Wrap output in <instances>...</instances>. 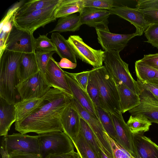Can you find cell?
I'll return each mask as SVG.
<instances>
[{
	"label": "cell",
	"instance_id": "cell-1",
	"mask_svg": "<svg viewBox=\"0 0 158 158\" xmlns=\"http://www.w3.org/2000/svg\"><path fill=\"white\" fill-rule=\"evenodd\" d=\"M72 98L59 89L51 88L38 107L15 122V130L22 134L32 132L38 135L57 131H63L61 116Z\"/></svg>",
	"mask_w": 158,
	"mask_h": 158
},
{
	"label": "cell",
	"instance_id": "cell-2",
	"mask_svg": "<svg viewBox=\"0 0 158 158\" xmlns=\"http://www.w3.org/2000/svg\"><path fill=\"white\" fill-rule=\"evenodd\" d=\"M22 54L6 49L0 56V97L14 105L21 101L16 86L20 83L18 67Z\"/></svg>",
	"mask_w": 158,
	"mask_h": 158
},
{
	"label": "cell",
	"instance_id": "cell-3",
	"mask_svg": "<svg viewBox=\"0 0 158 158\" xmlns=\"http://www.w3.org/2000/svg\"><path fill=\"white\" fill-rule=\"evenodd\" d=\"M103 109L111 114H122L117 88L105 66L93 68Z\"/></svg>",
	"mask_w": 158,
	"mask_h": 158
},
{
	"label": "cell",
	"instance_id": "cell-4",
	"mask_svg": "<svg viewBox=\"0 0 158 158\" xmlns=\"http://www.w3.org/2000/svg\"><path fill=\"white\" fill-rule=\"evenodd\" d=\"M119 52L105 51L103 62L107 72L114 80L122 82L134 93L139 95L140 87L137 81L132 77L128 64L123 61Z\"/></svg>",
	"mask_w": 158,
	"mask_h": 158
},
{
	"label": "cell",
	"instance_id": "cell-5",
	"mask_svg": "<svg viewBox=\"0 0 158 158\" xmlns=\"http://www.w3.org/2000/svg\"><path fill=\"white\" fill-rule=\"evenodd\" d=\"M38 136L40 155L42 158L51 155L66 153L74 151L72 141L63 131H51Z\"/></svg>",
	"mask_w": 158,
	"mask_h": 158
},
{
	"label": "cell",
	"instance_id": "cell-6",
	"mask_svg": "<svg viewBox=\"0 0 158 158\" xmlns=\"http://www.w3.org/2000/svg\"><path fill=\"white\" fill-rule=\"evenodd\" d=\"M1 144L0 153L2 158L19 153L40 154L38 135L14 133L3 136Z\"/></svg>",
	"mask_w": 158,
	"mask_h": 158
},
{
	"label": "cell",
	"instance_id": "cell-7",
	"mask_svg": "<svg viewBox=\"0 0 158 158\" xmlns=\"http://www.w3.org/2000/svg\"><path fill=\"white\" fill-rule=\"evenodd\" d=\"M60 1L49 7L27 14L15 15L14 21L19 28L33 33L38 28L56 20V10Z\"/></svg>",
	"mask_w": 158,
	"mask_h": 158
},
{
	"label": "cell",
	"instance_id": "cell-8",
	"mask_svg": "<svg viewBox=\"0 0 158 158\" xmlns=\"http://www.w3.org/2000/svg\"><path fill=\"white\" fill-rule=\"evenodd\" d=\"M16 88L22 100L41 98L52 87L40 71L20 82Z\"/></svg>",
	"mask_w": 158,
	"mask_h": 158
},
{
	"label": "cell",
	"instance_id": "cell-9",
	"mask_svg": "<svg viewBox=\"0 0 158 158\" xmlns=\"http://www.w3.org/2000/svg\"><path fill=\"white\" fill-rule=\"evenodd\" d=\"M67 40L77 58L92 65L94 68L103 66L105 51L92 48L78 35H70Z\"/></svg>",
	"mask_w": 158,
	"mask_h": 158
},
{
	"label": "cell",
	"instance_id": "cell-10",
	"mask_svg": "<svg viewBox=\"0 0 158 158\" xmlns=\"http://www.w3.org/2000/svg\"><path fill=\"white\" fill-rule=\"evenodd\" d=\"M33 34L19 28L14 23L8 36L6 49L22 53L35 52Z\"/></svg>",
	"mask_w": 158,
	"mask_h": 158
},
{
	"label": "cell",
	"instance_id": "cell-11",
	"mask_svg": "<svg viewBox=\"0 0 158 158\" xmlns=\"http://www.w3.org/2000/svg\"><path fill=\"white\" fill-rule=\"evenodd\" d=\"M71 102L79 114L93 130L99 147L109 158H114L110 144L105 135L106 132L99 120L94 117L74 98Z\"/></svg>",
	"mask_w": 158,
	"mask_h": 158
},
{
	"label": "cell",
	"instance_id": "cell-12",
	"mask_svg": "<svg viewBox=\"0 0 158 158\" xmlns=\"http://www.w3.org/2000/svg\"><path fill=\"white\" fill-rule=\"evenodd\" d=\"M95 28L98 42L105 51L119 52L127 46L130 40L137 36L135 32L128 34H114L103 27Z\"/></svg>",
	"mask_w": 158,
	"mask_h": 158
},
{
	"label": "cell",
	"instance_id": "cell-13",
	"mask_svg": "<svg viewBox=\"0 0 158 158\" xmlns=\"http://www.w3.org/2000/svg\"><path fill=\"white\" fill-rule=\"evenodd\" d=\"M122 114H111L118 137V143L133 157L138 158L133 133L125 122Z\"/></svg>",
	"mask_w": 158,
	"mask_h": 158
},
{
	"label": "cell",
	"instance_id": "cell-14",
	"mask_svg": "<svg viewBox=\"0 0 158 158\" xmlns=\"http://www.w3.org/2000/svg\"><path fill=\"white\" fill-rule=\"evenodd\" d=\"M111 14L117 15L130 22L136 28L137 35H142L149 26L145 20L141 12L137 8H133L124 5L114 6L108 10Z\"/></svg>",
	"mask_w": 158,
	"mask_h": 158
},
{
	"label": "cell",
	"instance_id": "cell-15",
	"mask_svg": "<svg viewBox=\"0 0 158 158\" xmlns=\"http://www.w3.org/2000/svg\"><path fill=\"white\" fill-rule=\"evenodd\" d=\"M44 76L51 87L59 89L73 98L64 71L58 66L52 56L50 58Z\"/></svg>",
	"mask_w": 158,
	"mask_h": 158
},
{
	"label": "cell",
	"instance_id": "cell-16",
	"mask_svg": "<svg viewBox=\"0 0 158 158\" xmlns=\"http://www.w3.org/2000/svg\"><path fill=\"white\" fill-rule=\"evenodd\" d=\"M111 15L108 10L92 7H84L79 12L82 24H86L95 28L102 26L109 29L108 18Z\"/></svg>",
	"mask_w": 158,
	"mask_h": 158
},
{
	"label": "cell",
	"instance_id": "cell-17",
	"mask_svg": "<svg viewBox=\"0 0 158 158\" xmlns=\"http://www.w3.org/2000/svg\"><path fill=\"white\" fill-rule=\"evenodd\" d=\"M66 79L73 97L95 118L99 120L95 105L85 89L68 72L65 71ZM100 121V120H99Z\"/></svg>",
	"mask_w": 158,
	"mask_h": 158
},
{
	"label": "cell",
	"instance_id": "cell-18",
	"mask_svg": "<svg viewBox=\"0 0 158 158\" xmlns=\"http://www.w3.org/2000/svg\"><path fill=\"white\" fill-rule=\"evenodd\" d=\"M80 118L79 114L71 102L62 113L61 123L63 131L72 141L76 138L80 131Z\"/></svg>",
	"mask_w": 158,
	"mask_h": 158
},
{
	"label": "cell",
	"instance_id": "cell-19",
	"mask_svg": "<svg viewBox=\"0 0 158 158\" xmlns=\"http://www.w3.org/2000/svg\"><path fill=\"white\" fill-rule=\"evenodd\" d=\"M143 133L133 134L138 158H158V145Z\"/></svg>",
	"mask_w": 158,
	"mask_h": 158
},
{
	"label": "cell",
	"instance_id": "cell-20",
	"mask_svg": "<svg viewBox=\"0 0 158 158\" xmlns=\"http://www.w3.org/2000/svg\"><path fill=\"white\" fill-rule=\"evenodd\" d=\"M114 81L118 90L122 114L129 111L140 104V100L138 95L134 93L122 82L117 80Z\"/></svg>",
	"mask_w": 158,
	"mask_h": 158
},
{
	"label": "cell",
	"instance_id": "cell-21",
	"mask_svg": "<svg viewBox=\"0 0 158 158\" xmlns=\"http://www.w3.org/2000/svg\"><path fill=\"white\" fill-rule=\"evenodd\" d=\"M16 121L14 105L0 97V135H7L11 126Z\"/></svg>",
	"mask_w": 158,
	"mask_h": 158
},
{
	"label": "cell",
	"instance_id": "cell-22",
	"mask_svg": "<svg viewBox=\"0 0 158 158\" xmlns=\"http://www.w3.org/2000/svg\"><path fill=\"white\" fill-rule=\"evenodd\" d=\"M40 71L35 52L22 53L18 67L20 83Z\"/></svg>",
	"mask_w": 158,
	"mask_h": 158
},
{
	"label": "cell",
	"instance_id": "cell-23",
	"mask_svg": "<svg viewBox=\"0 0 158 158\" xmlns=\"http://www.w3.org/2000/svg\"><path fill=\"white\" fill-rule=\"evenodd\" d=\"M56 48V52L61 59L67 58L77 63L76 56L72 48L64 37L59 33H52L51 39Z\"/></svg>",
	"mask_w": 158,
	"mask_h": 158
},
{
	"label": "cell",
	"instance_id": "cell-24",
	"mask_svg": "<svg viewBox=\"0 0 158 158\" xmlns=\"http://www.w3.org/2000/svg\"><path fill=\"white\" fill-rule=\"evenodd\" d=\"M136 6L149 25L158 24V0L138 1Z\"/></svg>",
	"mask_w": 158,
	"mask_h": 158
},
{
	"label": "cell",
	"instance_id": "cell-25",
	"mask_svg": "<svg viewBox=\"0 0 158 158\" xmlns=\"http://www.w3.org/2000/svg\"><path fill=\"white\" fill-rule=\"evenodd\" d=\"M82 25L79 15L73 14L60 18L54 28L49 33L75 32L78 31Z\"/></svg>",
	"mask_w": 158,
	"mask_h": 158
},
{
	"label": "cell",
	"instance_id": "cell-26",
	"mask_svg": "<svg viewBox=\"0 0 158 158\" xmlns=\"http://www.w3.org/2000/svg\"><path fill=\"white\" fill-rule=\"evenodd\" d=\"M84 7L83 0H60L56 10V19L80 12Z\"/></svg>",
	"mask_w": 158,
	"mask_h": 158
},
{
	"label": "cell",
	"instance_id": "cell-27",
	"mask_svg": "<svg viewBox=\"0 0 158 158\" xmlns=\"http://www.w3.org/2000/svg\"><path fill=\"white\" fill-rule=\"evenodd\" d=\"M44 96L40 98L21 100L15 104L16 121L21 120L38 107L43 101Z\"/></svg>",
	"mask_w": 158,
	"mask_h": 158
},
{
	"label": "cell",
	"instance_id": "cell-28",
	"mask_svg": "<svg viewBox=\"0 0 158 158\" xmlns=\"http://www.w3.org/2000/svg\"><path fill=\"white\" fill-rule=\"evenodd\" d=\"M135 70L137 80L143 81L158 82V70L140 60L135 61Z\"/></svg>",
	"mask_w": 158,
	"mask_h": 158
},
{
	"label": "cell",
	"instance_id": "cell-29",
	"mask_svg": "<svg viewBox=\"0 0 158 158\" xmlns=\"http://www.w3.org/2000/svg\"><path fill=\"white\" fill-rule=\"evenodd\" d=\"M95 109L105 131L110 137L117 142L118 137L111 113L97 106H95Z\"/></svg>",
	"mask_w": 158,
	"mask_h": 158
},
{
	"label": "cell",
	"instance_id": "cell-30",
	"mask_svg": "<svg viewBox=\"0 0 158 158\" xmlns=\"http://www.w3.org/2000/svg\"><path fill=\"white\" fill-rule=\"evenodd\" d=\"M134 116L141 115L148 118L152 123L158 124V106L141 102L139 105L129 111Z\"/></svg>",
	"mask_w": 158,
	"mask_h": 158
},
{
	"label": "cell",
	"instance_id": "cell-31",
	"mask_svg": "<svg viewBox=\"0 0 158 158\" xmlns=\"http://www.w3.org/2000/svg\"><path fill=\"white\" fill-rule=\"evenodd\" d=\"M60 0H37L28 1L19 8L15 15H24L31 12L46 8L56 4Z\"/></svg>",
	"mask_w": 158,
	"mask_h": 158
},
{
	"label": "cell",
	"instance_id": "cell-32",
	"mask_svg": "<svg viewBox=\"0 0 158 158\" xmlns=\"http://www.w3.org/2000/svg\"><path fill=\"white\" fill-rule=\"evenodd\" d=\"M131 132L133 133H144L149 131L152 123L141 115H131L126 123Z\"/></svg>",
	"mask_w": 158,
	"mask_h": 158
},
{
	"label": "cell",
	"instance_id": "cell-33",
	"mask_svg": "<svg viewBox=\"0 0 158 158\" xmlns=\"http://www.w3.org/2000/svg\"><path fill=\"white\" fill-rule=\"evenodd\" d=\"M80 131L86 141L98 158H101V149L94 134L88 123L80 118Z\"/></svg>",
	"mask_w": 158,
	"mask_h": 158
},
{
	"label": "cell",
	"instance_id": "cell-34",
	"mask_svg": "<svg viewBox=\"0 0 158 158\" xmlns=\"http://www.w3.org/2000/svg\"><path fill=\"white\" fill-rule=\"evenodd\" d=\"M86 90L95 106L103 109L98 83L93 68L90 70Z\"/></svg>",
	"mask_w": 158,
	"mask_h": 158
},
{
	"label": "cell",
	"instance_id": "cell-35",
	"mask_svg": "<svg viewBox=\"0 0 158 158\" xmlns=\"http://www.w3.org/2000/svg\"><path fill=\"white\" fill-rule=\"evenodd\" d=\"M72 141L81 158H98L86 141L80 130L76 138Z\"/></svg>",
	"mask_w": 158,
	"mask_h": 158
},
{
	"label": "cell",
	"instance_id": "cell-36",
	"mask_svg": "<svg viewBox=\"0 0 158 158\" xmlns=\"http://www.w3.org/2000/svg\"><path fill=\"white\" fill-rule=\"evenodd\" d=\"M35 51L41 52H56V48L51 39L47 35H40L35 39Z\"/></svg>",
	"mask_w": 158,
	"mask_h": 158
},
{
	"label": "cell",
	"instance_id": "cell-37",
	"mask_svg": "<svg viewBox=\"0 0 158 158\" xmlns=\"http://www.w3.org/2000/svg\"><path fill=\"white\" fill-rule=\"evenodd\" d=\"M105 133L110 144L114 158H133L118 143L110 137L106 132Z\"/></svg>",
	"mask_w": 158,
	"mask_h": 158
},
{
	"label": "cell",
	"instance_id": "cell-38",
	"mask_svg": "<svg viewBox=\"0 0 158 158\" xmlns=\"http://www.w3.org/2000/svg\"><path fill=\"white\" fill-rule=\"evenodd\" d=\"M84 7H92L109 10L114 6L113 0H83Z\"/></svg>",
	"mask_w": 158,
	"mask_h": 158
},
{
	"label": "cell",
	"instance_id": "cell-39",
	"mask_svg": "<svg viewBox=\"0 0 158 158\" xmlns=\"http://www.w3.org/2000/svg\"><path fill=\"white\" fill-rule=\"evenodd\" d=\"M144 32L147 39L145 42L158 48V24L149 25Z\"/></svg>",
	"mask_w": 158,
	"mask_h": 158
},
{
	"label": "cell",
	"instance_id": "cell-40",
	"mask_svg": "<svg viewBox=\"0 0 158 158\" xmlns=\"http://www.w3.org/2000/svg\"><path fill=\"white\" fill-rule=\"evenodd\" d=\"M55 52H41L35 51L37 61L40 70L44 76L50 58L52 57Z\"/></svg>",
	"mask_w": 158,
	"mask_h": 158
},
{
	"label": "cell",
	"instance_id": "cell-41",
	"mask_svg": "<svg viewBox=\"0 0 158 158\" xmlns=\"http://www.w3.org/2000/svg\"><path fill=\"white\" fill-rule=\"evenodd\" d=\"M24 2V0H21L16 2L9 9L1 21L0 29L6 23L14 19L18 10Z\"/></svg>",
	"mask_w": 158,
	"mask_h": 158
},
{
	"label": "cell",
	"instance_id": "cell-42",
	"mask_svg": "<svg viewBox=\"0 0 158 158\" xmlns=\"http://www.w3.org/2000/svg\"><path fill=\"white\" fill-rule=\"evenodd\" d=\"M139 84L140 89V94L139 96L140 102L158 106V99L148 90Z\"/></svg>",
	"mask_w": 158,
	"mask_h": 158
},
{
	"label": "cell",
	"instance_id": "cell-43",
	"mask_svg": "<svg viewBox=\"0 0 158 158\" xmlns=\"http://www.w3.org/2000/svg\"><path fill=\"white\" fill-rule=\"evenodd\" d=\"M89 73L90 70L75 73L68 72L69 74L73 77L86 90H87Z\"/></svg>",
	"mask_w": 158,
	"mask_h": 158
},
{
	"label": "cell",
	"instance_id": "cell-44",
	"mask_svg": "<svg viewBox=\"0 0 158 158\" xmlns=\"http://www.w3.org/2000/svg\"><path fill=\"white\" fill-rule=\"evenodd\" d=\"M140 60L147 65L158 70V53L144 55Z\"/></svg>",
	"mask_w": 158,
	"mask_h": 158
},
{
	"label": "cell",
	"instance_id": "cell-45",
	"mask_svg": "<svg viewBox=\"0 0 158 158\" xmlns=\"http://www.w3.org/2000/svg\"><path fill=\"white\" fill-rule=\"evenodd\" d=\"M137 81L142 86L150 91L158 99V82L143 81L138 80Z\"/></svg>",
	"mask_w": 158,
	"mask_h": 158
},
{
	"label": "cell",
	"instance_id": "cell-46",
	"mask_svg": "<svg viewBox=\"0 0 158 158\" xmlns=\"http://www.w3.org/2000/svg\"><path fill=\"white\" fill-rule=\"evenodd\" d=\"M58 66L61 69H73L75 68L77 66V63H74L66 58H63L61 59L59 62H56Z\"/></svg>",
	"mask_w": 158,
	"mask_h": 158
},
{
	"label": "cell",
	"instance_id": "cell-47",
	"mask_svg": "<svg viewBox=\"0 0 158 158\" xmlns=\"http://www.w3.org/2000/svg\"><path fill=\"white\" fill-rule=\"evenodd\" d=\"M45 158H81V157L77 152L73 151L66 153L49 155Z\"/></svg>",
	"mask_w": 158,
	"mask_h": 158
},
{
	"label": "cell",
	"instance_id": "cell-48",
	"mask_svg": "<svg viewBox=\"0 0 158 158\" xmlns=\"http://www.w3.org/2000/svg\"><path fill=\"white\" fill-rule=\"evenodd\" d=\"M4 158H42L40 154L19 153L8 155Z\"/></svg>",
	"mask_w": 158,
	"mask_h": 158
},
{
	"label": "cell",
	"instance_id": "cell-49",
	"mask_svg": "<svg viewBox=\"0 0 158 158\" xmlns=\"http://www.w3.org/2000/svg\"><path fill=\"white\" fill-rule=\"evenodd\" d=\"M101 158H109L105 153L101 149Z\"/></svg>",
	"mask_w": 158,
	"mask_h": 158
},
{
	"label": "cell",
	"instance_id": "cell-50",
	"mask_svg": "<svg viewBox=\"0 0 158 158\" xmlns=\"http://www.w3.org/2000/svg\"><path fill=\"white\" fill-rule=\"evenodd\" d=\"M133 158H134V157H133Z\"/></svg>",
	"mask_w": 158,
	"mask_h": 158
}]
</instances>
